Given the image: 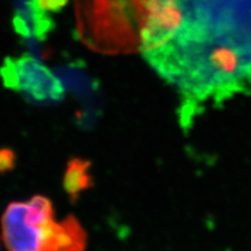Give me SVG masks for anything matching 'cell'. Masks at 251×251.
<instances>
[{"label":"cell","mask_w":251,"mask_h":251,"mask_svg":"<svg viewBox=\"0 0 251 251\" xmlns=\"http://www.w3.org/2000/svg\"><path fill=\"white\" fill-rule=\"evenodd\" d=\"M16 166V154L7 148L0 149V173L13 170Z\"/></svg>","instance_id":"6"},{"label":"cell","mask_w":251,"mask_h":251,"mask_svg":"<svg viewBox=\"0 0 251 251\" xmlns=\"http://www.w3.org/2000/svg\"><path fill=\"white\" fill-rule=\"evenodd\" d=\"M67 4V0H29L27 5L46 14L58 13Z\"/></svg>","instance_id":"5"},{"label":"cell","mask_w":251,"mask_h":251,"mask_svg":"<svg viewBox=\"0 0 251 251\" xmlns=\"http://www.w3.org/2000/svg\"><path fill=\"white\" fill-rule=\"evenodd\" d=\"M58 76L66 88L83 101V107L76 113V123L84 128L91 127L100 114V85L88 75L83 63L73 62L58 70Z\"/></svg>","instance_id":"3"},{"label":"cell","mask_w":251,"mask_h":251,"mask_svg":"<svg viewBox=\"0 0 251 251\" xmlns=\"http://www.w3.org/2000/svg\"><path fill=\"white\" fill-rule=\"evenodd\" d=\"M90 167L89 161L80 158L68 161L63 178V186L72 201H76L80 195L92 185Z\"/></svg>","instance_id":"4"},{"label":"cell","mask_w":251,"mask_h":251,"mask_svg":"<svg viewBox=\"0 0 251 251\" xmlns=\"http://www.w3.org/2000/svg\"><path fill=\"white\" fill-rule=\"evenodd\" d=\"M0 78L4 87L34 104L50 105L64 98L59 76L29 53L5 58L0 65Z\"/></svg>","instance_id":"2"},{"label":"cell","mask_w":251,"mask_h":251,"mask_svg":"<svg viewBox=\"0 0 251 251\" xmlns=\"http://www.w3.org/2000/svg\"><path fill=\"white\" fill-rule=\"evenodd\" d=\"M1 238L7 251H85L87 234L74 216L54 219L51 201L37 195L12 202L1 217Z\"/></svg>","instance_id":"1"}]
</instances>
